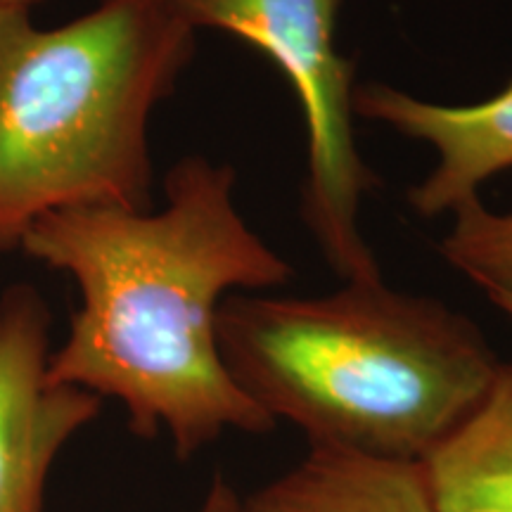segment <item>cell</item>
Listing matches in <instances>:
<instances>
[{"label": "cell", "instance_id": "obj_2", "mask_svg": "<svg viewBox=\"0 0 512 512\" xmlns=\"http://www.w3.org/2000/svg\"><path fill=\"white\" fill-rule=\"evenodd\" d=\"M216 337L242 392L313 448L403 463L444 444L503 363L463 313L384 280L323 297L228 294Z\"/></svg>", "mask_w": 512, "mask_h": 512}, {"label": "cell", "instance_id": "obj_7", "mask_svg": "<svg viewBox=\"0 0 512 512\" xmlns=\"http://www.w3.org/2000/svg\"><path fill=\"white\" fill-rule=\"evenodd\" d=\"M240 512H439L420 463L313 448L311 456L240 503Z\"/></svg>", "mask_w": 512, "mask_h": 512}, {"label": "cell", "instance_id": "obj_4", "mask_svg": "<svg viewBox=\"0 0 512 512\" xmlns=\"http://www.w3.org/2000/svg\"><path fill=\"white\" fill-rule=\"evenodd\" d=\"M192 29H216L261 50L297 93L306 124L302 219L344 283L382 280L361 233L377 176L354 138V62L337 48L339 0H166Z\"/></svg>", "mask_w": 512, "mask_h": 512}, {"label": "cell", "instance_id": "obj_10", "mask_svg": "<svg viewBox=\"0 0 512 512\" xmlns=\"http://www.w3.org/2000/svg\"><path fill=\"white\" fill-rule=\"evenodd\" d=\"M200 512H240V501L235 491L226 484V479L216 477L211 484L207 501H204Z\"/></svg>", "mask_w": 512, "mask_h": 512}, {"label": "cell", "instance_id": "obj_12", "mask_svg": "<svg viewBox=\"0 0 512 512\" xmlns=\"http://www.w3.org/2000/svg\"><path fill=\"white\" fill-rule=\"evenodd\" d=\"M36 3H43V0H0V5H8V8H34Z\"/></svg>", "mask_w": 512, "mask_h": 512}, {"label": "cell", "instance_id": "obj_11", "mask_svg": "<svg viewBox=\"0 0 512 512\" xmlns=\"http://www.w3.org/2000/svg\"><path fill=\"white\" fill-rule=\"evenodd\" d=\"M489 302L512 318V290H486Z\"/></svg>", "mask_w": 512, "mask_h": 512}, {"label": "cell", "instance_id": "obj_9", "mask_svg": "<svg viewBox=\"0 0 512 512\" xmlns=\"http://www.w3.org/2000/svg\"><path fill=\"white\" fill-rule=\"evenodd\" d=\"M439 254L484 292L512 290V211L498 214L479 197L460 204Z\"/></svg>", "mask_w": 512, "mask_h": 512}, {"label": "cell", "instance_id": "obj_6", "mask_svg": "<svg viewBox=\"0 0 512 512\" xmlns=\"http://www.w3.org/2000/svg\"><path fill=\"white\" fill-rule=\"evenodd\" d=\"M351 102L358 117L434 150V169L408 190L422 219L453 214L491 176L512 169V81L477 105H439L377 81L354 86Z\"/></svg>", "mask_w": 512, "mask_h": 512}, {"label": "cell", "instance_id": "obj_5", "mask_svg": "<svg viewBox=\"0 0 512 512\" xmlns=\"http://www.w3.org/2000/svg\"><path fill=\"white\" fill-rule=\"evenodd\" d=\"M50 311L31 285L0 294V512H43L50 465L102 399L48 377Z\"/></svg>", "mask_w": 512, "mask_h": 512}, {"label": "cell", "instance_id": "obj_1", "mask_svg": "<svg viewBox=\"0 0 512 512\" xmlns=\"http://www.w3.org/2000/svg\"><path fill=\"white\" fill-rule=\"evenodd\" d=\"M235 185L230 164L183 157L166 171L162 209L60 211L19 247L81 292L50 382L119 399L133 434L166 430L181 458L226 430L275 427L228 373L216 316L233 290L280 287L294 268L247 226Z\"/></svg>", "mask_w": 512, "mask_h": 512}, {"label": "cell", "instance_id": "obj_8", "mask_svg": "<svg viewBox=\"0 0 512 512\" xmlns=\"http://www.w3.org/2000/svg\"><path fill=\"white\" fill-rule=\"evenodd\" d=\"M439 512H512V361L444 444L420 463Z\"/></svg>", "mask_w": 512, "mask_h": 512}, {"label": "cell", "instance_id": "obj_3", "mask_svg": "<svg viewBox=\"0 0 512 512\" xmlns=\"http://www.w3.org/2000/svg\"><path fill=\"white\" fill-rule=\"evenodd\" d=\"M195 46L166 0H102L48 29L0 5V252L60 211L150 209V119Z\"/></svg>", "mask_w": 512, "mask_h": 512}]
</instances>
